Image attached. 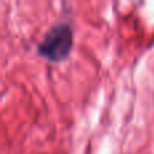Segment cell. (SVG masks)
I'll return each instance as SVG.
<instances>
[{
    "label": "cell",
    "mask_w": 154,
    "mask_h": 154,
    "mask_svg": "<svg viewBox=\"0 0 154 154\" xmlns=\"http://www.w3.org/2000/svg\"><path fill=\"white\" fill-rule=\"evenodd\" d=\"M73 48V31L68 23L51 27L38 45V54L51 62H60L69 56Z\"/></svg>",
    "instance_id": "1"
}]
</instances>
